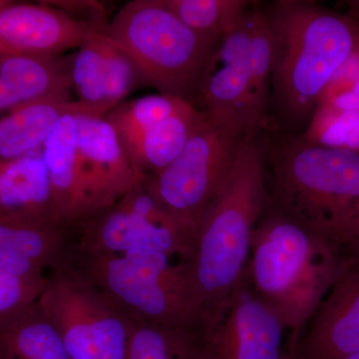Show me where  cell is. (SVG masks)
<instances>
[{
	"mask_svg": "<svg viewBox=\"0 0 359 359\" xmlns=\"http://www.w3.org/2000/svg\"><path fill=\"white\" fill-rule=\"evenodd\" d=\"M46 283L47 278L27 280L0 269V323L34 304Z\"/></svg>",
	"mask_w": 359,
	"mask_h": 359,
	"instance_id": "28",
	"label": "cell"
},
{
	"mask_svg": "<svg viewBox=\"0 0 359 359\" xmlns=\"http://www.w3.org/2000/svg\"><path fill=\"white\" fill-rule=\"evenodd\" d=\"M248 13L235 29L219 40L194 102L212 121L243 135L257 131L249 112Z\"/></svg>",
	"mask_w": 359,
	"mask_h": 359,
	"instance_id": "11",
	"label": "cell"
},
{
	"mask_svg": "<svg viewBox=\"0 0 359 359\" xmlns=\"http://www.w3.org/2000/svg\"><path fill=\"white\" fill-rule=\"evenodd\" d=\"M283 359H297V358H295L294 354L289 353V351H287V353H285V356H283Z\"/></svg>",
	"mask_w": 359,
	"mask_h": 359,
	"instance_id": "32",
	"label": "cell"
},
{
	"mask_svg": "<svg viewBox=\"0 0 359 359\" xmlns=\"http://www.w3.org/2000/svg\"><path fill=\"white\" fill-rule=\"evenodd\" d=\"M359 241V199L354 205L351 217L344 226L340 238V249L344 250L351 243Z\"/></svg>",
	"mask_w": 359,
	"mask_h": 359,
	"instance_id": "30",
	"label": "cell"
},
{
	"mask_svg": "<svg viewBox=\"0 0 359 359\" xmlns=\"http://www.w3.org/2000/svg\"><path fill=\"white\" fill-rule=\"evenodd\" d=\"M346 259L289 351L297 359H346L359 351V266Z\"/></svg>",
	"mask_w": 359,
	"mask_h": 359,
	"instance_id": "14",
	"label": "cell"
},
{
	"mask_svg": "<svg viewBox=\"0 0 359 359\" xmlns=\"http://www.w3.org/2000/svg\"><path fill=\"white\" fill-rule=\"evenodd\" d=\"M318 106L344 111H359V50L354 53L318 96Z\"/></svg>",
	"mask_w": 359,
	"mask_h": 359,
	"instance_id": "27",
	"label": "cell"
},
{
	"mask_svg": "<svg viewBox=\"0 0 359 359\" xmlns=\"http://www.w3.org/2000/svg\"><path fill=\"white\" fill-rule=\"evenodd\" d=\"M344 256L353 262V263L358 264L359 266V241L358 242L351 243L344 248Z\"/></svg>",
	"mask_w": 359,
	"mask_h": 359,
	"instance_id": "31",
	"label": "cell"
},
{
	"mask_svg": "<svg viewBox=\"0 0 359 359\" xmlns=\"http://www.w3.org/2000/svg\"><path fill=\"white\" fill-rule=\"evenodd\" d=\"M268 143L264 129L245 137L228 178L201 222L192 254L183 261L194 302L212 330L244 280L252 231L268 204Z\"/></svg>",
	"mask_w": 359,
	"mask_h": 359,
	"instance_id": "1",
	"label": "cell"
},
{
	"mask_svg": "<svg viewBox=\"0 0 359 359\" xmlns=\"http://www.w3.org/2000/svg\"><path fill=\"white\" fill-rule=\"evenodd\" d=\"M346 359H359V351H358V353L351 354V355H349L348 358H346Z\"/></svg>",
	"mask_w": 359,
	"mask_h": 359,
	"instance_id": "33",
	"label": "cell"
},
{
	"mask_svg": "<svg viewBox=\"0 0 359 359\" xmlns=\"http://www.w3.org/2000/svg\"><path fill=\"white\" fill-rule=\"evenodd\" d=\"M76 231L62 222L0 215V269L27 280H42L70 266Z\"/></svg>",
	"mask_w": 359,
	"mask_h": 359,
	"instance_id": "16",
	"label": "cell"
},
{
	"mask_svg": "<svg viewBox=\"0 0 359 359\" xmlns=\"http://www.w3.org/2000/svg\"><path fill=\"white\" fill-rule=\"evenodd\" d=\"M164 254L94 256L74 252L69 268L133 323L207 325L194 302L186 264Z\"/></svg>",
	"mask_w": 359,
	"mask_h": 359,
	"instance_id": "6",
	"label": "cell"
},
{
	"mask_svg": "<svg viewBox=\"0 0 359 359\" xmlns=\"http://www.w3.org/2000/svg\"><path fill=\"white\" fill-rule=\"evenodd\" d=\"M299 136L316 145L359 152V111L318 106Z\"/></svg>",
	"mask_w": 359,
	"mask_h": 359,
	"instance_id": "26",
	"label": "cell"
},
{
	"mask_svg": "<svg viewBox=\"0 0 359 359\" xmlns=\"http://www.w3.org/2000/svg\"><path fill=\"white\" fill-rule=\"evenodd\" d=\"M70 113L105 116L71 97L26 104L0 116V159L21 157L42 148L59 120Z\"/></svg>",
	"mask_w": 359,
	"mask_h": 359,
	"instance_id": "21",
	"label": "cell"
},
{
	"mask_svg": "<svg viewBox=\"0 0 359 359\" xmlns=\"http://www.w3.org/2000/svg\"><path fill=\"white\" fill-rule=\"evenodd\" d=\"M43 2L74 20L84 21L93 26L109 25L106 18L105 8L101 2L94 0H55Z\"/></svg>",
	"mask_w": 359,
	"mask_h": 359,
	"instance_id": "29",
	"label": "cell"
},
{
	"mask_svg": "<svg viewBox=\"0 0 359 359\" xmlns=\"http://www.w3.org/2000/svg\"><path fill=\"white\" fill-rule=\"evenodd\" d=\"M287 330L250 289L247 276L212 334V359H283Z\"/></svg>",
	"mask_w": 359,
	"mask_h": 359,
	"instance_id": "15",
	"label": "cell"
},
{
	"mask_svg": "<svg viewBox=\"0 0 359 359\" xmlns=\"http://www.w3.org/2000/svg\"><path fill=\"white\" fill-rule=\"evenodd\" d=\"M6 0H0V7L4 6V4H6Z\"/></svg>",
	"mask_w": 359,
	"mask_h": 359,
	"instance_id": "34",
	"label": "cell"
},
{
	"mask_svg": "<svg viewBox=\"0 0 359 359\" xmlns=\"http://www.w3.org/2000/svg\"><path fill=\"white\" fill-rule=\"evenodd\" d=\"M264 13L273 47L269 111L276 131L294 134L308 126L325 85L359 50V25L306 0H276Z\"/></svg>",
	"mask_w": 359,
	"mask_h": 359,
	"instance_id": "2",
	"label": "cell"
},
{
	"mask_svg": "<svg viewBox=\"0 0 359 359\" xmlns=\"http://www.w3.org/2000/svg\"><path fill=\"white\" fill-rule=\"evenodd\" d=\"M212 332L203 325L134 323L126 359H212Z\"/></svg>",
	"mask_w": 359,
	"mask_h": 359,
	"instance_id": "22",
	"label": "cell"
},
{
	"mask_svg": "<svg viewBox=\"0 0 359 359\" xmlns=\"http://www.w3.org/2000/svg\"><path fill=\"white\" fill-rule=\"evenodd\" d=\"M0 215L62 222L54 204L42 148L0 159Z\"/></svg>",
	"mask_w": 359,
	"mask_h": 359,
	"instance_id": "20",
	"label": "cell"
},
{
	"mask_svg": "<svg viewBox=\"0 0 359 359\" xmlns=\"http://www.w3.org/2000/svg\"><path fill=\"white\" fill-rule=\"evenodd\" d=\"M89 23L40 1H9L0 7V54L61 56L81 45Z\"/></svg>",
	"mask_w": 359,
	"mask_h": 359,
	"instance_id": "17",
	"label": "cell"
},
{
	"mask_svg": "<svg viewBox=\"0 0 359 359\" xmlns=\"http://www.w3.org/2000/svg\"><path fill=\"white\" fill-rule=\"evenodd\" d=\"M247 136L203 114L181 153L159 172L145 177L148 190L193 238L194 244L201 222Z\"/></svg>",
	"mask_w": 359,
	"mask_h": 359,
	"instance_id": "7",
	"label": "cell"
},
{
	"mask_svg": "<svg viewBox=\"0 0 359 359\" xmlns=\"http://www.w3.org/2000/svg\"><path fill=\"white\" fill-rule=\"evenodd\" d=\"M346 261L339 248L266 204L252 231L245 276L252 292L289 332L287 351L294 348Z\"/></svg>",
	"mask_w": 359,
	"mask_h": 359,
	"instance_id": "3",
	"label": "cell"
},
{
	"mask_svg": "<svg viewBox=\"0 0 359 359\" xmlns=\"http://www.w3.org/2000/svg\"><path fill=\"white\" fill-rule=\"evenodd\" d=\"M0 359H71L39 302L0 323Z\"/></svg>",
	"mask_w": 359,
	"mask_h": 359,
	"instance_id": "23",
	"label": "cell"
},
{
	"mask_svg": "<svg viewBox=\"0 0 359 359\" xmlns=\"http://www.w3.org/2000/svg\"><path fill=\"white\" fill-rule=\"evenodd\" d=\"M247 46L249 112L255 130L266 128L271 102L273 47L264 9L252 4L248 13Z\"/></svg>",
	"mask_w": 359,
	"mask_h": 359,
	"instance_id": "24",
	"label": "cell"
},
{
	"mask_svg": "<svg viewBox=\"0 0 359 359\" xmlns=\"http://www.w3.org/2000/svg\"><path fill=\"white\" fill-rule=\"evenodd\" d=\"M194 32L222 39L235 29L252 4L247 0H161Z\"/></svg>",
	"mask_w": 359,
	"mask_h": 359,
	"instance_id": "25",
	"label": "cell"
},
{
	"mask_svg": "<svg viewBox=\"0 0 359 359\" xmlns=\"http://www.w3.org/2000/svg\"><path fill=\"white\" fill-rule=\"evenodd\" d=\"M273 132L268 143L269 207L341 250L342 231L359 199V152Z\"/></svg>",
	"mask_w": 359,
	"mask_h": 359,
	"instance_id": "4",
	"label": "cell"
},
{
	"mask_svg": "<svg viewBox=\"0 0 359 359\" xmlns=\"http://www.w3.org/2000/svg\"><path fill=\"white\" fill-rule=\"evenodd\" d=\"M37 302L71 359H126L133 321L74 269L52 273Z\"/></svg>",
	"mask_w": 359,
	"mask_h": 359,
	"instance_id": "8",
	"label": "cell"
},
{
	"mask_svg": "<svg viewBox=\"0 0 359 359\" xmlns=\"http://www.w3.org/2000/svg\"><path fill=\"white\" fill-rule=\"evenodd\" d=\"M78 151L93 216L145 180L103 116L79 115Z\"/></svg>",
	"mask_w": 359,
	"mask_h": 359,
	"instance_id": "12",
	"label": "cell"
},
{
	"mask_svg": "<svg viewBox=\"0 0 359 359\" xmlns=\"http://www.w3.org/2000/svg\"><path fill=\"white\" fill-rule=\"evenodd\" d=\"M80 114L63 116L42 146L59 218L76 231L93 217L78 151Z\"/></svg>",
	"mask_w": 359,
	"mask_h": 359,
	"instance_id": "18",
	"label": "cell"
},
{
	"mask_svg": "<svg viewBox=\"0 0 359 359\" xmlns=\"http://www.w3.org/2000/svg\"><path fill=\"white\" fill-rule=\"evenodd\" d=\"M73 54L71 80L77 100L107 114L144 84L140 71L108 33V26H92Z\"/></svg>",
	"mask_w": 359,
	"mask_h": 359,
	"instance_id": "13",
	"label": "cell"
},
{
	"mask_svg": "<svg viewBox=\"0 0 359 359\" xmlns=\"http://www.w3.org/2000/svg\"><path fill=\"white\" fill-rule=\"evenodd\" d=\"M193 248V238L148 190L145 180L80 226L75 242L78 254H164L184 262Z\"/></svg>",
	"mask_w": 359,
	"mask_h": 359,
	"instance_id": "9",
	"label": "cell"
},
{
	"mask_svg": "<svg viewBox=\"0 0 359 359\" xmlns=\"http://www.w3.org/2000/svg\"><path fill=\"white\" fill-rule=\"evenodd\" d=\"M69 56L0 54V113L70 93Z\"/></svg>",
	"mask_w": 359,
	"mask_h": 359,
	"instance_id": "19",
	"label": "cell"
},
{
	"mask_svg": "<svg viewBox=\"0 0 359 359\" xmlns=\"http://www.w3.org/2000/svg\"><path fill=\"white\" fill-rule=\"evenodd\" d=\"M202 117L192 103L165 94L124 101L104 116L145 176L181 153Z\"/></svg>",
	"mask_w": 359,
	"mask_h": 359,
	"instance_id": "10",
	"label": "cell"
},
{
	"mask_svg": "<svg viewBox=\"0 0 359 359\" xmlns=\"http://www.w3.org/2000/svg\"><path fill=\"white\" fill-rule=\"evenodd\" d=\"M108 33L134 61L145 84L193 105L221 40L194 32L161 0L125 4Z\"/></svg>",
	"mask_w": 359,
	"mask_h": 359,
	"instance_id": "5",
	"label": "cell"
}]
</instances>
